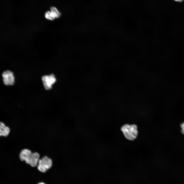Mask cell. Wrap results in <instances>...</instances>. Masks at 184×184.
<instances>
[{
  "label": "cell",
  "instance_id": "cell-8",
  "mask_svg": "<svg viewBox=\"0 0 184 184\" xmlns=\"http://www.w3.org/2000/svg\"><path fill=\"white\" fill-rule=\"evenodd\" d=\"M44 15L45 18L49 20H53L55 19L50 11H48L46 12L45 14Z\"/></svg>",
  "mask_w": 184,
  "mask_h": 184
},
{
  "label": "cell",
  "instance_id": "cell-2",
  "mask_svg": "<svg viewBox=\"0 0 184 184\" xmlns=\"http://www.w3.org/2000/svg\"><path fill=\"white\" fill-rule=\"evenodd\" d=\"M121 129L125 137L127 139L133 141L137 138L138 132L136 125L126 124L123 125Z\"/></svg>",
  "mask_w": 184,
  "mask_h": 184
},
{
  "label": "cell",
  "instance_id": "cell-4",
  "mask_svg": "<svg viewBox=\"0 0 184 184\" xmlns=\"http://www.w3.org/2000/svg\"><path fill=\"white\" fill-rule=\"evenodd\" d=\"M42 80L44 87L47 90L51 89L52 85L55 83L56 80L55 76L53 74L42 76Z\"/></svg>",
  "mask_w": 184,
  "mask_h": 184
},
{
  "label": "cell",
  "instance_id": "cell-11",
  "mask_svg": "<svg viewBox=\"0 0 184 184\" xmlns=\"http://www.w3.org/2000/svg\"><path fill=\"white\" fill-rule=\"evenodd\" d=\"M38 184H45L43 182H40V183H39Z\"/></svg>",
  "mask_w": 184,
  "mask_h": 184
},
{
  "label": "cell",
  "instance_id": "cell-6",
  "mask_svg": "<svg viewBox=\"0 0 184 184\" xmlns=\"http://www.w3.org/2000/svg\"><path fill=\"white\" fill-rule=\"evenodd\" d=\"M10 132V129L2 121L0 122V136L7 137Z\"/></svg>",
  "mask_w": 184,
  "mask_h": 184
},
{
  "label": "cell",
  "instance_id": "cell-1",
  "mask_svg": "<svg viewBox=\"0 0 184 184\" xmlns=\"http://www.w3.org/2000/svg\"><path fill=\"white\" fill-rule=\"evenodd\" d=\"M19 157L20 161H25L26 163L33 167L37 166L38 161L40 158V155L38 153L32 152L27 148L21 150L19 153Z\"/></svg>",
  "mask_w": 184,
  "mask_h": 184
},
{
  "label": "cell",
  "instance_id": "cell-5",
  "mask_svg": "<svg viewBox=\"0 0 184 184\" xmlns=\"http://www.w3.org/2000/svg\"><path fill=\"white\" fill-rule=\"evenodd\" d=\"M3 80L4 84L6 85H12L14 83L13 73L9 70L4 71L2 74Z\"/></svg>",
  "mask_w": 184,
  "mask_h": 184
},
{
  "label": "cell",
  "instance_id": "cell-3",
  "mask_svg": "<svg viewBox=\"0 0 184 184\" xmlns=\"http://www.w3.org/2000/svg\"><path fill=\"white\" fill-rule=\"evenodd\" d=\"M52 165V161L51 158L45 155L39 159L37 167L40 171L44 172L51 167Z\"/></svg>",
  "mask_w": 184,
  "mask_h": 184
},
{
  "label": "cell",
  "instance_id": "cell-9",
  "mask_svg": "<svg viewBox=\"0 0 184 184\" xmlns=\"http://www.w3.org/2000/svg\"><path fill=\"white\" fill-rule=\"evenodd\" d=\"M180 127L181 128V132L183 134H184V122L181 124Z\"/></svg>",
  "mask_w": 184,
  "mask_h": 184
},
{
  "label": "cell",
  "instance_id": "cell-7",
  "mask_svg": "<svg viewBox=\"0 0 184 184\" xmlns=\"http://www.w3.org/2000/svg\"><path fill=\"white\" fill-rule=\"evenodd\" d=\"M50 11L55 18H59L61 16V13L55 7H51L50 8Z\"/></svg>",
  "mask_w": 184,
  "mask_h": 184
},
{
  "label": "cell",
  "instance_id": "cell-10",
  "mask_svg": "<svg viewBox=\"0 0 184 184\" xmlns=\"http://www.w3.org/2000/svg\"><path fill=\"white\" fill-rule=\"evenodd\" d=\"M176 1L179 2H181L183 1V0H174Z\"/></svg>",
  "mask_w": 184,
  "mask_h": 184
}]
</instances>
